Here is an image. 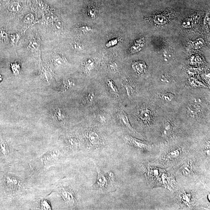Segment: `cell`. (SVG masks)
Instances as JSON below:
<instances>
[{
  "mask_svg": "<svg viewBox=\"0 0 210 210\" xmlns=\"http://www.w3.org/2000/svg\"><path fill=\"white\" fill-rule=\"evenodd\" d=\"M79 30L82 33H86L91 31L92 29L88 26H82L79 27Z\"/></svg>",
  "mask_w": 210,
  "mask_h": 210,
  "instance_id": "39",
  "label": "cell"
},
{
  "mask_svg": "<svg viewBox=\"0 0 210 210\" xmlns=\"http://www.w3.org/2000/svg\"><path fill=\"white\" fill-rule=\"evenodd\" d=\"M21 37V33H14V34L10 35L9 37L11 44L13 46L16 45L19 41V40H20Z\"/></svg>",
  "mask_w": 210,
  "mask_h": 210,
  "instance_id": "19",
  "label": "cell"
},
{
  "mask_svg": "<svg viewBox=\"0 0 210 210\" xmlns=\"http://www.w3.org/2000/svg\"><path fill=\"white\" fill-rule=\"evenodd\" d=\"M51 62L56 67H61L65 65L67 61L62 56L55 54L52 56Z\"/></svg>",
  "mask_w": 210,
  "mask_h": 210,
  "instance_id": "8",
  "label": "cell"
},
{
  "mask_svg": "<svg viewBox=\"0 0 210 210\" xmlns=\"http://www.w3.org/2000/svg\"><path fill=\"white\" fill-rule=\"evenodd\" d=\"M97 172V177L94 184L92 186V190L109 192L114 191L115 187V177L111 172L105 173L101 171L95 164Z\"/></svg>",
  "mask_w": 210,
  "mask_h": 210,
  "instance_id": "1",
  "label": "cell"
},
{
  "mask_svg": "<svg viewBox=\"0 0 210 210\" xmlns=\"http://www.w3.org/2000/svg\"><path fill=\"white\" fill-rule=\"evenodd\" d=\"M2 76L1 75H0V82H1V81H2Z\"/></svg>",
  "mask_w": 210,
  "mask_h": 210,
  "instance_id": "41",
  "label": "cell"
},
{
  "mask_svg": "<svg viewBox=\"0 0 210 210\" xmlns=\"http://www.w3.org/2000/svg\"><path fill=\"white\" fill-rule=\"evenodd\" d=\"M190 199H191V197H190V194H187V193L185 192L183 193V194H182L181 200L185 204L189 205L191 201Z\"/></svg>",
  "mask_w": 210,
  "mask_h": 210,
  "instance_id": "30",
  "label": "cell"
},
{
  "mask_svg": "<svg viewBox=\"0 0 210 210\" xmlns=\"http://www.w3.org/2000/svg\"><path fill=\"white\" fill-rule=\"evenodd\" d=\"M53 118L58 122H61L65 120V114L64 112L60 108H55L53 110Z\"/></svg>",
  "mask_w": 210,
  "mask_h": 210,
  "instance_id": "7",
  "label": "cell"
},
{
  "mask_svg": "<svg viewBox=\"0 0 210 210\" xmlns=\"http://www.w3.org/2000/svg\"><path fill=\"white\" fill-rule=\"evenodd\" d=\"M117 120L122 125L128 129L131 132L134 133H137L130 124L127 114H126L124 110H119L117 113Z\"/></svg>",
  "mask_w": 210,
  "mask_h": 210,
  "instance_id": "4",
  "label": "cell"
},
{
  "mask_svg": "<svg viewBox=\"0 0 210 210\" xmlns=\"http://www.w3.org/2000/svg\"><path fill=\"white\" fill-rule=\"evenodd\" d=\"M94 62L93 60L89 59L84 63V68L86 72H89L92 71L94 67Z\"/></svg>",
  "mask_w": 210,
  "mask_h": 210,
  "instance_id": "21",
  "label": "cell"
},
{
  "mask_svg": "<svg viewBox=\"0 0 210 210\" xmlns=\"http://www.w3.org/2000/svg\"><path fill=\"white\" fill-rule=\"evenodd\" d=\"M55 19V18L53 15L51 14H46L44 17H43V20L45 22V23H49L53 22Z\"/></svg>",
  "mask_w": 210,
  "mask_h": 210,
  "instance_id": "31",
  "label": "cell"
},
{
  "mask_svg": "<svg viewBox=\"0 0 210 210\" xmlns=\"http://www.w3.org/2000/svg\"><path fill=\"white\" fill-rule=\"evenodd\" d=\"M140 114V117L142 121L147 122L150 120L152 116V113L150 110L147 109H145L142 110Z\"/></svg>",
  "mask_w": 210,
  "mask_h": 210,
  "instance_id": "18",
  "label": "cell"
},
{
  "mask_svg": "<svg viewBox=\"0 0 210 210\" xmlns=\"http://www.w3.org/2000/svg\"><path fill=\"white\" fill-rule=\"evenodd\" d=\"M95 95L92 92H89L86 94L84 98V101L87 105H89L92 103L94 99Z\"/></svg>",
  "mask_w": 210,
  "mask_h": 210,
  "instance_id": "23",
  "label": "cell"
},
{
  "mask_svg": "<svg viewBox=\"0 0 210 210\" xmlns=\"http://www.w3.org/2000/svg\"><path fill=\"white\" fill-rule=\"evenodd\" d=\"M61 195L64 201L68 204L74 205L75 198L73 191L68 187H64L61 190Z\"/></svg>",
  "mask_w": 210,
  "mask_h": 210,
  "instance_id": "5",
  "label": "cell"
},
{
  "mask_svg": "<svg viewBox=\"0 0 210 210\" xmlns=\"http://www.w3.org/2000/svg\"><path fill=\"white\" fill-rule=\"evenodd\" d=\"M119 40L117 39L111 40L108 42L107 44H106V46L107 47H112V46L115 45L117 44Z\"/></svg>",
  "mask_w": 210,
  "mask_h": 210,
  "instance_id": "37",
  "label": "cell"
},
{
  "mask_svg": "<svg viewBox=\"0 0 210 210\" xmlns=\"http://www.w3.org/2000/svg\"><path fill=\"white\" fill-rule=\"evenodd\" d=\"M159 80H160V82L164 84L170 83L171 81L170 77L169 75H162Z\"/></svg>",
  "mask_w": 210,
  "mask_h": 210,
  "instance_id": "32",
  "label": "cell"
},
{
  "mask_svg": "<svg viewBox=\"0 0 210 210\" xmlns=\"http://www.w3.org/2000/svg\"><path fill=\"white\" fill-rule=\"evenodd\" d=\"M173 126L169 121H166L162 126V135L163 137H168L170 136L173 131Z\"/></svg>",
  "mask_w": 210,
  "mask_h": 210,
  "instance_id": "12",
  "label": "cell"
},
{
  "mask_svg": "<svg viewBox=\"0 0 210 210\" xmlns=\"http://www.w3.org/2000/svg\"><path fill=\"white\" fill-rule=\"evenodd\" d=\"M205 150L206 154L208 156H210V145L209 142H208L205 146Z\"/></svg>",
  "mask_w": 210,
  "mask_h": 210,
  "instance_id": "40",
  "label": "cell"
},
{
  "mask_svg": "<svg viewBox=\"0 0 210 210\" xmlns=\"http://www.w3.org/2000/svg\"><path fill=\"white\" fill-rule=\"evenodd\" d=\"M10 67L13 73L15 75L19 74L20 71V65L18 62H14L11 64Z\"/></svg>",
  "mask_w": 210,
  "mask_h": 210,
  "instance_id": "28",
  "label": "cell"
},
{
  "mask_svg": "<svg viewBox=\"0 0 210 210\" xmlns=\"http://www.w3.org/2000/svg\"><path fill=\"white\" fill-rule=\"evenodd\" d=\"M0 151L5 155L9 153L8 144L2 138H0Z\"/></svg>",
  "mask_w": 210,
  "mask_h": 210,
  "instance_id": "20",
  "label": "cell"
},
{
  "mask_svg": "<svg viewBox=\"0 0 210 210\" xmlns=\"http://www.w3.org/2000/svg\"><path fill=\"white\" fill-rule=\"evenodd\" d=\"M106 85L109 91L114 96H119V92L117 87L115 85L114 82L111 79H108L106 81Z\"/></svg>",
  "mask_w": 210,
  "mask_h": 210,
  "instance_id": "15",
  "label": "cell"
},
{
  "mask_svg": "<svg viewBox=\"0 0 210 210\" xmlns=\"http://www.w3.org/2000/svg\"><path fill=\"white\" fill-rule=\"evenodd\" d=\"M63 86L64 89L70 91L75 89V82L72 79H66L63 81Z\"/></svg>",
  "mask_w": 210,
  "mask_h": 210,
  "instance_id": "16",
  "label": "cell"
},
{
  "mask_svg": "<svg viewBox=\"0 0 210 210\" xmlns=\"http://www.w3.org/2000/svg\"><path fill=\"white\" fill-rule=\"evenodd\" d=\"M53 28L55 31H59L63 29V23L61 20H55L53 22Z\"/></svg>",
  "mask_w": 210,
  "mask_h": 210,
  "instance_id": "25",
  "label": "cell"
},
{
  "mask_svg": "<svg viewBox=\"0 0 210 210\" xmlns=\"http://www.w3.org/2000/svg\"><path fill=\"white\" fill-rule=\"evenodd\" d=\"M68 145L74 151H78L80 149V142L79 139L75 137H70L68 138Z\"/></svg>",
  "mask_w": 210,
  "mask_h": 210,
  "instance_id": "11",
  "label": "cell"
},
{
  "mask_svg": "<svg viewBox=\"0 0 210 210\" xmlns=\"http://www.w3.org/2000/svg\"><path fill=\"white\" fill-rule=\"evenodd\" d=\"M162 98L164 101L171 103L174 100V96L171 93H166L162 95Z\"/></svg>",
  "mask_w": 210,
  "mask_h": 210,
  "instance_id": "22",
  "label": "cell"
},
{
  "mask_svg": "<svg viewBox=\"0 0 210 210\" xmlns=\"http://www.w3.org/2000/svg\"><path fill=\"white\" fill-rule=\"evenodd\" d=\"M199 110L191 104L187 106V114L190 117L192 118H196L198 116Z\"/></svg>",
  "mask_w": 210,
  "mask_h": 210,
  "instance_id": "17",
  "label": "cell"
},
{
  "mask_svg": "<svg viewBox=\"0 0 210 210\" xmlns=\"http://www.w3.org/2000/svg\"><path fill=\"white\" fill-rule=\"evenodd\" d=\"M2 0H0V7H1V4H2Z\"/></svg>",
  "mask_w": 210,
  "mask_h": 210,
  "instance_id": "42",
  "label": "cell"
},
{
  "mask_svg": "<svg viewBox=\"0 0 210 210\" xmlns=\"http://www.w3.org/2000/svg\"><path fill=\"white\" fill-rule=\"evenodd\" d=\"M191 166H190V165H188L186 166L183 168L182 172H183V174L185 176H188L191 173Z\"/></svg>",
  "mask_w": 210,
  "mask_h": 210,
  "instance_id": "33",
  "label": "cell"
},
{
  "mask_svg": "<svg viewBox=\"0 0 210 210\" xmlns=\"http://www.w3.org/2000/svg\"><path fill=\"white\" fill-rule=\"evenodd\" d=\"M133 69L137 73L142 75L145 72L146 69V66L143 61H136L133 64Z\"/></svg>",
  "mask_w": 210,
  "mask_h": 210,
  "instance_id": "9",
  "label": "cell"
},
{
  "mask_svg": "<svg viewBox=\"0 0 210 210\" xmlns=\"http://www.w3.org/2000/svg\"><path fill=\"white\" fill-rule=\"evenodd\" d=\"M98 120L102 124H105L107 121V119L104 114H100L98 115Z\"/></svg>",
  "mask_w": 210,
  "mask_h": 210,
  "instance_id": "38",
  "label": "cell"
},
{
  "mask_svg": "<svg viewBox=\"0 0 210 210\" xmlns=\"http://www.w3.org/2000/svg\"><path fill=\"white\" fill-rule=\"evenodd\" d=\"M73 48L76 50H82L83 48V46L78 42H75L72 44Z\"/></svg>",
  "mask_w": 210,
  "mask_h": 210,
  "instance_id": "36",
  "label": "cell"
},
{
  "mask_svg": "<svg viewBox=\"0 0 210 210\" xmlns=\"http://www.w3.org/2000/svg\"><path fill=\"white\" fill-rule=\"evenodd\" d=\"M124 139L126 142L132 145L137 149L142 150H149L151 149V146L146 142L141 141L137 138L128 135H124Z\"/></svg>",
  "mask_w": 210,
  "mask_h": 210,
  "instance_id": "3",
  "label": "cell"
},
{
  "mask_svg": "<svg viewBox=\"0 0 210 210\" xmlns=\"http://www.w3.org/2000/svg\"><path fill=\"white\" fill-rule=\"evenodd\" d=\"M40 37L37 35H35L29 40L28 44V48L32 51H38L40 47Z\"/></svg>",
  "mask_w": 210,
  "mask_h": 210,
  "instance_id": "6",
  "label": "cell"
},
{
  "mask_svg": "<svg viewBox=\"0 0 210 210\" xmlns=\"http://www.w3.org/2000/svg\"><path fill=\"white\" fill-rule=\"evenodd\" d=\"M180 155V152L179 150L175 149L170 152L166 155V157L169 159H176Z\"/></svg>",
  "mask_w": 210,
  "mask_h": 210,
  "instance_id": "26",
  "label": "cell"
},
{
  "mask_svg": "<svg viewBox=\"0 0 210 210\" xmlns=\"http://www.w3.org/2000/svg\"><path fill=\"white\" fill-rule=\"evenodd\" d=\"M22 9V5L20 3L13 2L11 3L8 7V10L12 13H18Z\"/></svg>",
  "mask_w": 210,
  "mask_h": 210,
  "instance_id": "14",
  "label": "cell"
},
{
  "mask_svg": "<svg viewBox=\"0 0 210 210\" xmlns=\"http://www.w3.org/2000/svg\"><path fill=\"white\" fill-rule=\"evenodd\" d=\"M40 76L42 80L47 84L50 83L52 78L51 71H49L48 68L44 67L42 68Z\"/></svg>",
  "mask_w": 210,
  "mask_h": 210,
  "instance_id": "10",
  "label": "cell"
},
{
  "mask_svg": "<svg viewBox=\"0 0 210 210\" xmlns=\"http://www.w3.org/2000/svg\"><path fill=\"white\" fill-rule=\"evenodd\" d=\"M41 207L42 209L43 210H51V207L50 206L49 202L47 201H44L41 203Z\"/></svg>",
  "mask_w": 210,
  "mask_h": 210,
  "instance_id": "35",
  "label": "cell"
},
{
  "mask_svg": "<svg viewBox=\"0 0 210 210\" xmlns=\"http://www.w3.org/2000/svg\"><path fill=\"white\" fill-rule=\"evenodd\" d=\"M8 34L3 29H0V43H4L7 40Z\"/></svg>",
  "mask_w": 210,
  "mask_h": 210,
  "instance_id": "29",
  "label": "cell"
},
{
  "mask_svg": "<svg viewBox=\"0 0 210 210\" xmlns=\"http://www.w3.org/2000/svg\"><path fill=\"white\" fill-rule=\"evenodd\" d=\"M109 70L112 72H116L117 69V66L115 62H111L108 65Z\"/></svg>",
  "mask_w": 210,
  "mask_h": 210,
  "instance_id": "34",
  "label": "cell"
},
{
  "mask_svg": "<svg viewBox=\"0 0 210 210\" xmlns=\"http://www.w3.org/2000/svg\"><path fill=\"white\" fill-rule=\"evenodd\" d=\"M87 148L89 149H99L102 146L101 139L100 135L96 131H89L86 134Z\"/></svg>",
  "mask_w": 210,
  "mask_h": 210,
  "instance_id": "2",
  "label": "cell"
},
{
  "mask_svg": "<svg viewBox=\"0 0 210 210\" xmlns=\"http://www.w3.org/2000/svg\"><path fill=\"white\" fill-rule=\"evenodd\" d=\"M124 86L128 96L131 97V96H134V93H135V91L131 85L128 83H126L124 84Z\"/></svg>",
  "mask_w": 210,
  "mask_h": 210,
  "instance_id": "24",
  "label": "cell"
},
{
  "mask_svg": "<svg viewBox=\"0 0 210 210\" xmlns=\"http://www.w3.org/2000/svg\"><path fill=\"white\" fill-rule=\"evenodd\" d=\"M145 44V40L144 38L140 39L137 40L131 47V53H135L141 50Z\"/></svg>",
  "mask_w": 210,
  "mask_h": 210,
  "instance_id": "13",
  "label": "cell"
},
{
  "mask_svg": "<svg viewBox=\"0 0 210 210\" xmlns=\"http://www.w3.org/2000/svg\"><path fill=\"white\" fill-rule=\"evenodd\" d=\"M34 19L35 17L33 14L31 13H28L24 18V23L26 24L31 23L34 21Z\"/></svg>",
  "mask_w": 210,
  "mask_h": 210,
  "instance_id": "27",
  "label": "cell"
}]
</instances>
